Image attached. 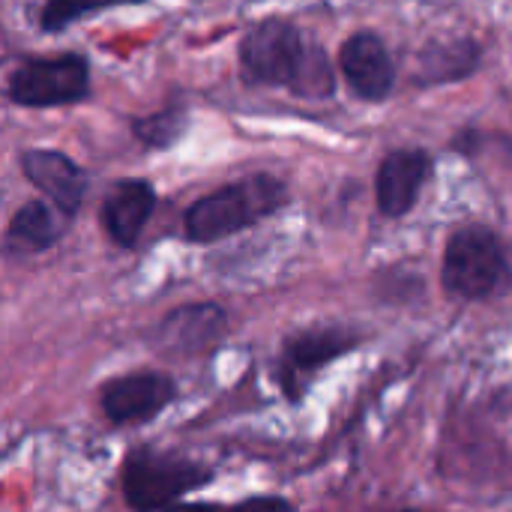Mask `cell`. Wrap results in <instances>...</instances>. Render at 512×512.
<instances>
[{"instance_id":"obj_1","label":"cell","mask_w":512,"mask_h":512,"mask_svg":"<svg viewBox=\"0 0 512 512\" xmlns=\"http://www.w3.org/2000/svg\"><path fill=\"white\" fill-rule=\"evenodd\" d=\"M237 63L252 87H285L312 102L336 96V66L327 48L288 18L255 21L237 45Z\"/></svg>"},{"instance_id":"obj_2","label":"cell","mask_w":512,"mask_h":512,"mask_svg":"<svg viewBox=\"0 0 512 512\" xmlns=\"http://www.w3.org/2000/svg\"><path fill=\"white\" fill-rule=\"evenodd\" d=\"M291 204V189L276 174H249L243 180L225 183L183 213V237L192 243H216L240 231L255 228L258 222L276 216Z\"/></svg>"},{"instance_id":"obj_3","label":"cell","mask_w":512,"mask_h":512,"mask_svg":"<svg viewBox=\"0 0 512 512\" xmlns=\"http://www.w3.org/2000/svg\"><path fill=\"white\" fill-rule=\"evenodd\" d=\"M441 285L450 297L465 303H486L512 288V267L501 237L480 225L468 222L447 237Z\"/></svg>"},{"instance_id":"obj_4","label":"cell","mask_w":512,"mask_h":512,"mask_svg":"<svg viewBox=\"0 0 512 512\" xmlns=\"http://www.w3.org/2000/svg\"><path fill=\"white\" fill-rule=\"evenodd\" d=\"M213 483V468L159 447H135L120 468V489L132 510H162Z\"/></svg>"},{"instance_id":"obj_5","label":"cell","mask_w":512,"mask_h":512,"mask_svg":"<svg viewBox=\"0 0 512 512\" xmlns=\"http://www.w3.org/2000/svg\"><path fill=\"white\" fill-rule=\"evenodd\" d=\"M6 96L18 108H63L90 96V60L78 51L30 54L15 63Z\"/></svg>"},{"instance_id":"obj_6","label":"cell","mask_w":512,"mask_h":512,"mask_svg":"<svg viewBox=\"0 0 512 512\" xmlns=\"http://www.w3.org/2000/svg\"><path fill=\"white\" fill-rule=\"evenodd\" d=\"M363 336L354 327L345 324H324V327H309L300 333H291L282 342V357H279V384L288 402H300L309 375L321 372L333 360L351 354Z\"/></svg>"},{"instance_id":"obj_7","label":"cell","mask_w":512,"mask_h":512,"mask_svg":"<svg viewBox=\"0 0 512 512\" xmlns=\"http://www.w3.org/2000/svg\"><path fill=\"white\" fill-rule=\"evenodd\" d=\"M225 336H228V312H225V306H219L213 300L183 303V306L165 312L147 330L150 348L165 357H177V360L210 354L222 345Z\"/></svg>"},{"instance_id":"obj_8","label":"cell","mask_w":512,"mask_h":512,"mask_svg":"<svg viewBox=\"0 0 512 512\" xmlns=\"http://www.w3.org/2000/svg\"><path fill=\"white\" fill-rule=\"evenodd\" d=\"M177 399V381L165 372H129L99 390V408L114 426H141Z\"/></svg>"},{"instance_id":"obj_9","label":"cell","mask_w":512,"mask_h":512,"mask_svg":"<svg viewBox=\"0 0 512 512\" xmlns=\"http://www.w3.org/2000/svg\"><path fill=\"white\" fill-rule=\"evenodd\" d=\"M339 72L351 93L363 102H387L396 90V60L387 48V42L375 30H357L351 33L339 48Z\"/></svg>"},{"instance_id":"obj_10","label":"cell","mask_w":512,"mask_h":512,"mask_svg":"<svg viewBox=\"0 0 512 512\" xmlns=\"http://www.w3.org/2000/svg\"><path fill=\"white\" fill-rule=\"evenodd\" d=\"M435 171V159L423 147H396L390 150L375 174V201L378 210L387 219H402L408 216L417 201L423 186L429 183Z\"/></svg>"},{"instance_id":"obj_11","label":"cell","mask_w":512,"mask_h":512,"mask_svg":"<svg viewBox=\"0 0 512 512\" xmlns=\"http://www.w3.org/2000/svg\"><path fill=\"white\" fill-rule=\"evenodd\" d=\"M21 171L54 207H60L69 219L78 216L90 177L87 171L66 153L48 147H30L21 153Z\"/></svg>"},{"instance_id":"obj_12","label":"cell","mask_w":512,"mask_h":512,"mask_svg":"<svg viewBox=\"0 0 512 512\" xmlns=\"http://www.w3.org/2000/svg\"><path fill=\"white\" fill-rule=\"evenodd\" d=\"M156 201L159 195L150 180L144 177L120 180L105 192L99 204V222L120 249H135L147 222L156 213Z\"/></svg>"},{"instance_id":"obj_13","label":"cell","mask_w":512,"mask_h":512,"mask_svg":"<svg viewBox=\"0 0 512 512\" xmlns=\"http://www.w3.org/2000/svg\"><path fill=\"white\" fill-rule=\"evenodd\" d=\"M483 63V45L474 36H444L429 39L417 54L414 84L444 87L471 78Z\"/></svg>"},{"instance_id":"obj_14","label":"cell","mask_w":512,"mask_h":512,"mask_svg":"<svg viewBox=\"0 0 512 512\" xmlns=\"http://www.w3.org/2000/svg\"><path fill=\"white\" fill-rule=\"evenodd\" d=\"M72 219L54 207L48 198L42 201H27L21 204L9 225H6V249H18V252H30V255H39V252H48L66 231Z\"/></svg>"},{"instance_id":"obj_15","label":"cell","mask_w":512,"mask_h":512,"mask_svg":"<svg viewBox=\"0 0 512 512\" xmlns=\"http://www.w3.org/2000/svg\"><path fill=\"white\" fill-rule=\"evenodd\" d=\"M189 129V111L183 105H165L153 114L132 120V135L147 150H168L174 147Z\"/></svg>"},{"instance_id":"obj_16","label":"cell","mask_w":512,"mask_h":512,"mask_svg":"<svg viewBox=\"0 0 512 512\" xmlns=\"http://www.w3.org/2000/svg\"><path fill=\"white\" fill-rule=\"evenodd\" d=\"M144 0H45L39 12V27L45 33H63L87 15L114 9V6H138Z\"/></svg>"},{"instance_id":"obj_17","label":"cell","mask_w":512,"mask_h":512,"mask_svg":"<svg viewBox=\"0 0 512 512\" xmlns=\"http://www.w3.org/2000/svg\"><path fill=\"white\" fill-rule=\"evenodd\" d=\"M243 507H279V510H291V501H285V498H246Z\"/></svg>"}]
</instances>
